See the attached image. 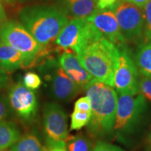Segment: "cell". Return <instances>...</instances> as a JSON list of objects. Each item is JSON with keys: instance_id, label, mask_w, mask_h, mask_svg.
Instances as JSON below:
<instances>
[{"instance_id": "1", "label": "cell", "mask_w": 151, "mask_h": 151, "mask_svg": "<svg viewBox=\"0 0 151 151\" xmlns=\"http://www.w3.org/2000/svg\"><path fill=\"white\" fill-rule=\"evenodd\" d=\"M91 103V119L88 131L92 137H104L113 131L118 94L113 87L92 79L85 88Z\"/></svg>"}, {"instance_id": "2", "label": "cell", "mask_w": 151, "mask_h": 151, "mask_svg": "<svg viewBox=\"0 0 151 151\" xmlns=\"http://www.w3.org/2000/svg\"><path fill=\"white\" fill-rule=\"evenodd\" d=\"M76 54L92 78L114 87V76L120 57V50L116 45L102 35Z\"/></svg>"}, {"instance_id": "3", "label": "cell", "mask_w": 151, "mask_h": 151, "mask_svg": "<svg viewBox=\"0 0 151 151\" xmlns=\"http://www.w3.org/2000/svg\"><path fill=\"white\" fill-rule=\"evenodd\" d=\"M21 24L42 47H48L69 22L63 11L55 6H36L20 11Z\"/></svg>"}, {"instance_id": "4", "label": "cell", "mask_w": 151, "mask_h": 151, "mask_svg": "<svg viewBox=\"0 0 151 151\" xmlns=\"http://www.w3.org/2000/svg\"><path fill=\"white\" fill-rule=\"evenodd\" d=\"M0 41L14 47L23 55L24 69L40 65L52 50L51 46H41L22 24L13 20L0 26Z\"/></svg>"}, {"instance_id": "5", "label": "cell", "mask_w": 151, "mask_h": 151, "mask_svg": "<svg viewBox=\"0 0 151 151\" xmlns=\"http://www.w3.org/2000/svg\"><path fill=\"white\" fill-rule=\"evenodd\" d=\"M103 35L86 18H73L56 39L62 50H71L75 53Z\"/></svg>"}, {"instance_id": "6", "label": "cell", "mask_w": 151, "mask_h": 151, "mask_svg": "<svg viewBox=\"0 0 151 151\" xmlns=\"http://www.w3.org/2000/svg\"><path fill=\"white\" fill-rule=\"evenodd\" d=\"M146 108V99L139 92L134 95L118 93L113 130L120 134L131 132L140 121Z\"/></svg>"}, {"instance_id": "7", "label": "cell", "mask_w": 151, "mask_h": 151, "mask_svg": "<svg viewBox=\"0 0 151 151\" xmlns=\"http://www.w3.org/2000/svg\"><path fill=\"white\" fill-rule=\"evenodd\" d=\"M44 78L50 82L52 94L57 99L69 101L75 97L81 88L65 72L59 62L48 57L39 65Z\"/></svg>"}, {"instance_id": "8", "label": "cell", "mask_w": 151, "mask_h": 151, "mask_svg": "<svg viewBox=\"0 0 151 151\" xmlns=\"http://www.w3.org/2000/svg\"><path fill=\"white\" fill-rule=\"evenodd\" d=\"M43 124L47 137V148L64 147L72 136L68 131L67 116L55 103H49L43 110Z\"/></svg>"}, {"instance_id": "9", "label": "cell", "mask_w": 151, "mask_h": 151, "mask_svg": "<svg viewBox=\"0 0 151 151\" xmlns=\"http://www.w3.org/2000/svg\"><path fill=\"white\" fill-rule=\"evenodd\" d=\"M110 9L113 11L120 32L126 41L141 39L144 28L143 11L133 4L118 0Z\"/></svg>"}, {"instance_id": "10", "label": "cell", "mask_w": 151, "mask_h": 151, "mask_svg": "<svg viewBox=\"0 0 151 151\" xmlns=\"http://www.w3.org/2000/svg\"><path fill=\"white\" fill-rule=\"evenodd\" d=\"M133 60L125 50H120L119 65L114 76V87L118 93H139V72Z\"/></svg>"}, {"instance_id": "11", "label": "cell", "mask_w": 151, "mask_h": 151, "mask_svg": "<svg viewBox=\"0 0 151 151\" xmlns=\"http://www.w3.org/2000/svg\"><path fill=\"white\" fill-rule=\"evenodd\" d=\"M8 99L11 109L19 117L27 120L35 117L38 104L33 90L28 89L21 83H18L10 88Z\"/></svg>"}, {"instance_id": "12", "label": "cell", "mask_w": 151, "mask_h": 151, "mask_svg": "<svg viewBox=\"0 0 151 151\" xmlns=\"http://www.w3.org/2000/svg\"><path fill=\"white\" fill-rule=\"evenodd\" d=\"M86 19L118 48H124L126 40L120 32L116 15L110 9H98Z\"/></svg>"}, {"instance_id": "13", "label": "cell", "mask_w": 151, "mask_h": 151, "mask_svg": "<svg viewBox=\"0 0 151 151\" xmlns=\"http://www.w3.org/2000/svg\"><path fill=\"white\" fill-rule=\"evenodd\" d=\"M58 62L65 72L81 89H85L87 85L94 79L82 67L76 54L73 50H63L59 57Z\"/></svg>"}, {"instance_id": "14", "label": "cell", "mask_w": 151, "mask_h": 151, "mask_svg": "<svg viewBox=\"0 0 151 151\" xmlns=\"http://www.w3.org/2000/svg\"><path fill=\"white\" fill-rule=\"evenodd\" d=\"M22 55L6 43L0 41V71L8 73L19 69H24Z\"/></svg>"}, {"instance_id": "15", "label": "cell", "mask_w": 151, "mask_h": 151, "mask_svg": "<svg viewBox=\"0 0 151 151\" xmlns=\"http://www.w3.org/2000/svg\"><path fill=\"white\" fill-rule=\"evenodd\" d=\"M98 0H66L67 10L74 18H87L98 10Z\"/></svg>"}, {"instance_id": "16", "label": "cell", "mask_w": 151, "mask_h": 151, "mask_svg": "<svg viewBox=\"0 0 151 151\" xmlns=\"http://www.w3.org/2000/svg\"><path fill=\"white\" fill-rule=\"evenodd\" d=\"M20 137V132L14 122H0V150H6L14 144Z\"/></svg>"}, {"instance_id": "17", "label": "cell", "mask_w": 151, "mask_h": 151, "mask_svg": "<svg viewBox=\"0 0 151 151\" xmlns=\"http://www.w3.org/2000/svg\"><path fill=\"white\" fill-rule=\"evenodd\" d=\"M135 62L141 75L151 77V41L140 45L136 53Z\"/></svg>"}, {"instance_id": "18", "label": "cell", "mask_w": 151, "mask_h": 151, "mask_svg": "<svg viewBox=\"0 0 151 151\" xmlns=\"http://www.w3.org/2000/svg\"><path fill=\"white\" fill-rule=\"evenodd\" d=\"M10 151H46V147L41 144L35 135L27 134L19 138L11 146Z\"/></svg>"}, {"instance_id": "19", "label": "cell", "mask_w": 151, "mask_h": 151, "mask_svg": "<svg viewBox=\"0 0 151 151\" xmlns=\"http://www.w3.org/2000/svg\"><path fill=\"white\" fill-rule=\"evenodd\" d=\"M91 115L92 112L90 110L74 108L71 116L70 129L78 130L88 125L91 119Z\"/></svg>"}, {"instance_id": "20", "label": "cell", "mask_w": 151, "mask_h": 151, "mask_svg": "<svg viewBox=\"0 0 151 151\" xmlns=\"http://www.w3.org/2000/svg\"><path fill=\"white\" fill-rule=\"evenodd\" d=\"M67 151H92V143L88 138L82 134L71 137L66 143Z\"/></svg>"}, {"instance_id": "21", "label": "cell", "mask_w": 151, "mask_h": 151, "mask_svg": "<svg viewBox=\"0 0 151 151\" xmlns=\"http://www.w3.org/2000/svg\"><path fill=\"white\" fill-rule=\"evenodd\" d=\"M22 83L28 89L34 90H37L42 84V81L39 75L35 72H27L24 75Z\"/></svg>"}, {"instance_id": "22", "label": "cell", "mask_w": 151, "mask_h": 151, "mask_svg": "<svg viewBox=\"0 0 151 151\" xmlns=\"http://www.w3.org/2000/svg\"><path fill=\"white\" fill-rule=\"evenodd\" d=\"M144 16V42L151 41V0L143 7Z\"/></svg>"}, {"instance_id": "23", "label": "cell", "mask_w": 151, "mask_h": 151, "mask_svg": "<svg viewBox=\"0 0 151 151\" xmlns=\"http://www.w3.org/2000/svg\"><path fill=\"white\" fill-rule=\"evenodd\" d=\"M139 92L151 101V77L143 76L139 81Z\"/></svg>"}, {"instance_id": "24", "label": "cell", "mask_w": 151, "mask_h": 151, "mask_svg": "<svg viewBox=\"0 0 151 151\" xmlns=\"http://www.w3.org/2000/svg\"><path fill=\"white\" fill-rule=\"evenodd\" d=\"M11 110L8 97L0 95V122L9 116Z\"/></svg>"}, {"instance_id": "25", "label": "cell", "mask_w": 151, "mask_h": 151, "mask_svg": "<svg viewBox=\"0 0 151 151\" xmlns=\"http://www.w3.org/2000/svg\"><path fill=\"white\" fill-rule=\"evenodd\" d=\"M92 151H124L120 147L111 143L99 141L96 143Z\"/></svg>"}, {"instance_id": "26", "label": "cell", "mask_w": 151, "mask_h": 151, "mask_svg": "<svg viewBox=\"0 0 151 151\" xmlns=\"http://www.w3.org/2000/svg\"><path fill=\"white\" fill-rule=\"evenodd\" d=\"M118 0H98L97 8L99 10H104L106 9H110L116 4Z\"/></svg>"}, {"instance_id": "27", "label": "cell", "mask_w": 151, "mask_h": 151, "mask_svg": "<svg viewBox=\"0 0 151 151\" xmlns=\"http://www.w3.org/2000/svg\"><path fill=\"white\" fill-rule=\"evenodd\" d=\"M9 77L6 73L0 71V90L4 88L9 83Z\"/></svg>"}, {"instance_id": "28", "label": "cell", "mask_w": 151, "mask_h": 151, "mask_svg": "<svg viewBox=\"0 0 151 151\" xmlns=\"http://www.w3.org/2000/svg\"><path fill=\"white\" fill-rule=\"evenodd\" d=\"M121 1H127V2L133 4L139 7V8H143L145 5L150 0H121Z\"/></svg>"}, {"instance_id": "29", "label": "cell", "mask_w": 151, "mask_h": 151, "mask_svg": "<svg viewBox=\"0 0 151 151\" xmlns=\"http://www.w3.org/2000/svg\"><path fill=\"white\" fill-rule=\"evenodd\" d=\"M6 14L2 4H1V1L0 0V26L4 22H6Z\"/></svg>"}, {"instance_id": "30", "label": "cell", "mask_w": 151, "mask_h": 151, "mask_svg": "<svg viewBox=\"0 0 151 151\" xmlns=\"http://www.w3.org/2000/svg\"><path fill=\"white\" fill-rule=\"evenodd\" d=\"M46 151H67L66 148L64 147H50V148H47Z\"/></svg>"}, {"instance_id": "31", "label": "cell", "mask_w": 151, "mask_h": 151, "mask_svg": "<svg viewBox=\"0 0 151 151\" xmlns=\"http://www.w3.org/2000/svg\"><path fill=\"white\" fill-rule=\"evenodd\" d=\"M147 148H148V151H151V132L147 141Z\"/></svg>"}, {"instance_id": "32", "label": "cell", "mask_w": 151, "mask_h": 151, "mask_svg": "<svg viewBox=\"0 0 151 151\" xmlns=\"http://www.w3.org/2000/svg\"><path fill=\"white\" fill-rule=\"evenodd\" d=\"M4 1H5L6 2V3H8V4H11V3L14 2V1H15V0H4Z\"/></svg>"}, {"instance_id": "33", "label": "cell", "mask_w": 151, "mask_h": 151, "mask_svg": "<svg viewBox=\"0 0 151 151\" xmlns=\"http://www.w3.org/2000/svg\"><path fill=\"white\" fill-rule=\"evenodd\" d=\"M0 151H10V150H0Z\"/></svg>"}]
</instances>
